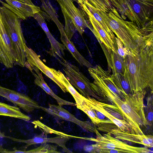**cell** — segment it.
<instances>
[{
    "label": "cell",
    "instance_id": "8992f818",
    "mask_svg": "<svg viewBox=\"0 0 153 153\" xmlns=\"http://www.w3.org/2000/svg\"><path fill=\"white\" fill-rule=\"evenodd\" d=\"M96 137H86V140L95 142V146L98 153H147L151 152L147 147H139L131 146L116 138L108 132L103 135L97 130Z\"/></svg>",
    "mask_w": 153,
    "mask_h": 153
},
{
    "label": "cell",
    "instance_id": "d6986e66",
    "mask_svg": "<svg viewBox=\"0 0 153 153\" xmlns=\"http://www.w3.org/2000/svg\"><path fill=\"white\" fill-rule=\"evenodd\" d=\"M102 48L106 56L108 66L112 72V74L117 73L125 74L126 68L124 59L117 52L115 53L107 48Z\"/></svg>",
    "mask_w": 153,
    "mask_h": 153
},
{
    "label": "cell",
    "instance_id": "6da1fadb",
    "mask_svg": "<svg viewBox=\"0 0 153 153\" xmlns=\"http://www.w3.org/2000/svg\"><path fill=\"white\" fill-rule=\"evenodd\" d=\"M91 86L94 92L104 101L111 103L122 111L130 121L136 134H144L141 127L148 125L144 109L146 90L125 94L122 99L114 93L110 85L100 77L96 79Z\"/></svg>",
    "mask_w": 153,
    "mask_h": 153
},
{
    "label": "cell",
    "instance_id": "7c38bea8",
    "mask_svg": "<svg viewBox=\"0 0 153 153\" xmlns=\"http://www.w3.org/2000/svg\"><path fill=\"white\" fill-rule=\"evenodd\" d=\"M41 109L56 120H66L74 123L86 131L95 133L98 130L92 122L79 120L61 106L50 104L48 107L41 106Z\"/></svg>",
    "mask_w": 153,
    "mask_h": 153
},
{
    "label": "cell",
    "instance_id": "d4e9b609",
    "mask_svg": "<svg viewBox=\"0 0 153 153\" xmlns=\"http://www.w3.org/2000/svg\"><path fill=\"white\" fill-rule=\"evenodd\" d=\"M22 153H59L56 146L44 143H41L39 147L26 151H22Z\"/></svg>",
    "mask_w": 153,
    "mask_h": 153
},
{
    "label": "cell",
    "instance_id": "44dd1931",
    "mask_svg": "<svg viewBox=\"0 0 153 153\" xmlns=\"http://www.w3.org/2000/svg\"><path fill=\"white\" fill-rule=\"evenodd\" d=\"M0 115L8 116L19 119L28 121L31 118L22 113L19 108L0 102Z\"/></svg>",
    "mask_w": 153,
    "mask_h": 153
},
{
    "label": "cell",
    "instance_id": "52a82bcc",
    "mask_svg": "<svg viewBox=\"0 0 153 153\" xmlns=\"http://www.w3.org/2000/svg\"><path fill=\"white\" fill-rule=\"evenodd\" d=\"M84 98V101L92 108L102 113L121 130L135 134L130 121L116 105L102 102L91 97Z\"/></svg>",
    "mask_w": 153,
    "mask_h": 153
},
{
    "label": "cell",
    "instance_id": "3957f363",
    "mask_svg": "<svg viewBox=\"0 0 153 153\" xmlns=\"http://www.w3.org/2000/svg\"><path fill=\"white\" fill-rule=\"evenodd\" d=\"M125 74L134 93L153 88V42L124 58Z\"/></svg>",
    "mask_w": 153,
    "mask_h": 153
},
{
    "label": "cell",
    "instance_id": "4316f807",
    "mask_svg": "<svg viewBox=\"0 0 153 153\" xmlns=\"http://www.w3.org/2000/svg\"><path fill=\"white\" fill-rule=\"evenodd\" d=\"M115 41L117 46V51L118 54L123 59L127 55H131L132 53L125 46L120 40L117 37H115Z\"/></svg>",
    "mask_w": 153,
    "mask_h": 153
},
{
    "label": "cell",
    "instance_id": "83f0119b",
    "mask_svg": "<svg viewBox=\"0 0 153 153\" xmlns=\"http://www.w3.org/2000/svg\"><path fill=\"white\" fill-rule=\"evenodd\" d=\"M95 7L107 13L111 10L105 3L103 0H86Z\"/></svg>",
    "mask_w": 153,
    "mask_h": 153
},
{
    "label": "cell",
    "instance_id": "2e32d148",
    "mask_svg": "<svg viewBox=\"0 0 153 153\" xmlns=\"http://www.w3.org/2000/svg\"><path fill=\"white\" fill-rule=\"evenodd\" d=\"M33 17L38 22L49 40L51 45L49 54L55 57L58 56L62 59L63 58L62 55H64V51L66 49V48L63 45L59 42L51 33L47 27L44 16L40 12L35 13Z\"/></svg>",
    "mask_w": 153,
    "mask_h": 153
},
{
    "label": "cell",
    "instance_id": "1f68e13d",
    "mask_svg": "<svg viewBox=\"0 0 153 153\" xmlns=\"http://www.w3.org/2000/svg\"><path fill=\"white\" fill-rule=\"evenodd\" d=\"M21 2H23L30 5H34L31 0H16Z\"/></svg>",
    "mask_w": 153,
    "mask_h": 153
},
{
    "label": "cell",
    "instance_id": "ffe728a7",
    "mask_svg": "<svg viewBox=\"0 0 153 153\" xmlns=\"http://www.w3.org/2000/svg\"><path fill=\"white\" fill-rule=\"evenodd\" d=\"M82 0L106 33L113 40L115 41V37L113 32L111 30L106 19L101 13V10L97 9L95 7L86 0Z\"/></svg>",
    "mask_w": 153,
    "mask_h": 153
},
{
    "label": "cell",
    "instance_id": "cb8c5ba5",
    "mask_svg": "<svg viewBox=\"0 0 153 153\" xmlns=\"http://www.w3.org/2000/svg\"><path fill=\"white\" fill-rule=\"evenodd\" d=\"M61 82L72 96L75 101L76 105L82 103L84 101V96L79 93L70 83L67 79L62 73L60 76Z\"/></svg>",
    "mask_w": 153,
    "mask_h": 153
},
{
    "label": "cell",
    "instance_id": "4fadbf2b",
    "mask_svg": "<svg viewBox=\"0 0 153 153\" xmlns=\"http://www.w3.org/2000/svg\"><path fill=\"white\" fill-rule=\"evenodd\" d=\"M0 96L27 113L32 112L35 109H41V106L36 102L27 95L4 87L0 85Z\"/></svg>",
    "mask_w": 153,
    "mask_h": 153
},
{
    "label": "cell",
    "instance_id": "5b68a950",
    "mask_svg": "<svg viewBox=\"0 0 153 153\" xmlns=\"http://www.w3.org/2000/svg\"><path fill=\"white\" fill-rule=\"evenodd\" d=\"M59 4L65 21V32L71 40L76 31L82 35L86 28L92 29L86 14L81 9L76 7L73 0H56Z\"/></svg>",
    "mask_w": 153,
    "mask_h": 153
},
{
    "label": "cell",
    "instance_id": "f1b7e54d",
    "mask_svg": "<svg viewBox=\"0 0 153 153\" xmlns=\"http://www.w3.org/2000/svg\"><path fill=\"white\" fill-rule=\"evenodd\" d=\"M152 98L151 97L148 98L147 105L146 106V117L147 119L148 125L151 126L153 122V108Z\"/></svg>",
    "mask_w": 153,
    "mask_h": 153
},
{
    "label": "cell",
    "instance_id": "5bb4252c",
    "mask_svg": "<svg viewBox=\"0 0 153 153\" xmlns=\"http://www.w3.org/2000/svg\"><path fill=\"white\" fill-rule=\"evenodd\" d=\"M6 3L0 0L3 6L6 7L23 20L33 17L36 13L41 11L39 7L35 5H30L16 0H4Z\"/></svg>",
    "mask_w": 153,
    "mask_h": 153
},
{
    "label": "cell",
    "instance_id": "30bf717a",
    "mask_svg": "<svg viewBox=\"0 0 153 153\" xmlns=\"http://www.w3.org/2000/svg\"><path fill=\"white\" fill-rule=\"evenodd\" d=\"M98 125L97 129L109 133L114 136L116 139L140 144L148 148L153 147V137L152 135L128 133L121 130L114 123H102Z\"/></svg>",
    "mask_w": 153,
    "mask_h": 153
},
{
    "label": "cell",
    "instance_id": "9c48e42d",
    "mask_svg": "<svg viewBox=\"0 0 153 153\" xmlns=\"http://www.w3.org/2000/svg\"><path fill=\"white\" fill-rule=\"evenodd\" d=\"M61 61L58 59L63 66V70L67 78L71 84L79 91L80 94L85 97H92L98 101L103 102V100L93 91L90 81L80 71L78 68L64 58Z\"/></svg>",
    "mask_w": 153,
    "mask_h": 153
},
{
    "label": "cell",
    "instance_id": "7402d4cb",
    "mask_svg": "<svg viewBox=\"0 0 153 153\" xmlns=\"http://www.w3.org/2000/svg\"><path fill=\"white\" fill-rule=\"evenodd\" d=\"M111 76L117 88L123 94H134L125 74L117 73L112 74Z\"/></svg>",
    "mask_w": 153,
    "mask_h": 153
},
{
    "label": "cell",
    "instance_id": "d6a6232c",
    "mask_svg": "<svg viewBox=\"0 0 153 153\" xmlns=\"http://www.w3.org/2000/svg\"><path fill=\"white\" fill-rule=\"evenodd\" d=\"M6 136L0 130V138L6 137Z\"/></svg>",
    "mask_w": 153,
    "mask_h": 153
},
{
    "label": "cell",
    "instance_id": "ba28073f",
    "mask_svg": "<svg viewBox=\"0 0 153 153\" xmlns=\"http://www.w3.org/2000/svg\"><path fill=\"white\" fill-rule=\"evenodd\" d=\"M124 15L140 28L152 19L153 0H123Z\"/></svg>",
    "mask_w": 153,
    "mask_h": 153
},
{
    "label": "cell",
    "instance_id": "603a6c76",
    "mask_svg": "<svg viewBox=\"0 0 153 153\" xmlns=\"http://www.w3.org/2000/svg\"><path fill=\"white\" fill-rule=\"evenodd\" d=\"M76 106L77 108L85 113L91 120L92 122L95 125H98L102 123H113L110 120H102L98 118L93 109L84 101L82 103Z\"/></svg>",
    "mask_w": 153,
    "mask_h": 153
},
{
    "label": "cell",
    "instance_id": "7a4b0ae2",
    "mask_svg": "<svg viewBox=\"0 0 153 153\" xmlns=\"http://www.w3.org/2000/svg\"><path fill=\"white\" fill-rule=\"evenodd\" d=\"M101 12L113 33L132 54H137L146 45L153 42L152 25L147 23L140 28L134 22L123 19L114 7L108 13Z\"/></svg>",
    "mask_w": 153,
    "mask_h": 153
},
{
    "label": "cell",
    "instance_id": "277c9868",
    "mask_svg": "<svg viewBox=\"0 0 153 153\" xmlns=\"http://www.w3.org/2000/svg\"><path fill=\"white\" fill-rule=\"evenodd\" d=\"M0 14L16 54L15 64L24 67L26 60L25 48L27 46L22 29L20 19L3 6H0Z\"/></svg>",
    "mask_w": 153,
    "mask_h": 153
},
{
    "label": "cell",
    "instance_id": "8fae6325",
    "mask_svg": "<svg viewBox=\"0 0 153 153\" xmlns=\"http://www.w3.org/2000/svg\"><path fill=\"white\" fill-rule=\"evenodd\" d=\"M25 52L26 60L25 64L36 67L55 82L63 92H68L67 88L61 82L60 76L62 73V72L47 66L40 59L35 51L27 46L25 48Z\"/></svg>",
    "mask_w": 153,
    "mask_h": 153
},
{
    "label": "cell",
    "instance_id": "484cf974",
    "mask_svg": "<svg viewBox=\"0 0 153 153\" xmlns=\"http://www.w3.org/2000/svg\"><path fill=\"white\" fill-rule=\"evenodd\" d=\"M105 4L111 9L114 7L121 14V16L125 20L123 8V0H103Z\"/></svg>",
    "mask_w": 153,
    "mask_h": 153
},
{
    "label": "cell",
    "instance_id": "4dcf8cb0",
    "mask_svg": "<svg viewBox=\"0 0 153 153\" xmlns=\"http://www.w3.org/2000/svg\"><path fill=\"white\" fill-rule=\"evenodd\" d=\"M93 110L96 116L98 118L101 120H108V119L102 113L97 110L94 109Z\"/></svg>",
    "mask_w": 153,
    "mask_h": 153
},
{
    "label": "cell",
    "instance_id": "9a60e30c",
    "mask_svg": "<svg viewBox=\"0 0 153 153\" xmlns=\"http://www.w3.org/2000/svg\"><path fill=\"white\" fill-rule=\"evenodd\" d=\"M12 140L17 142L25 143L26 144V148L32 145L42 143H52L57 144L61 147L63 151L67 153H72L66 147L67 142L71 138H79L84 139V137L73 136L67 137L61 136L53 137L48 138L43 136L42 134L35 136L33 138L28 140H22L10 136H6Z\"/></svg>",
    "mask_w": 153,
    "mask_h": 153
},
{
    "label": "cell",
    "instance_id": "f546056e",
    "mask_svg": "<svg viewBox=\"0 0 153 153\" xmlns=\"http://www.w3.org/2000/svg\"><path fill=\"white\" fill-rule=\"evenodd\" d=\"M83 150L87 152L92 153H96L94 144L84 146L83 147Z\"/></svg>",
    "mask_w": 153,
    "mask_h": 153
},
{
    "label": "cell",
    "instance_id": "ac0fdd59",
    "mask_svg": "<svg viewBox=\"0 0 153 153\" xmlns=\"http://www.w3.org/2000/svg\"><path fill=\"white\" fill-rule=\"evenodd\" d=\"M57 26L60 32L61 40L63 45L79 64L81 66H85L88 68L92 67L91 64L81 55L76 49L73 43L68 39L65 32L64 28L61 24L60 23Z\"/></svg>",
    "mask_w": 153,
    "mask_h": 153
},
{
    "label": "cell",
    "instance_id": "e0dca14e",
    "mask_svg": "<svg viewBox=\"0 0 153 153\" xmlns=\"http://www.w3.org/2000/svg\"><path fill=\"white\" fill-rule=\"evenodd\" d=\"M25 67L29 70L35 77V84L40 87L47 94L55 99L59 105L61 106L65 105H76V103L65 100L56 95L45 82L42 73L38 68L35 66L27 64H25Z\"/></svg>",
    "mask_w": 153,
    "mask_h": 153
}]
</instances>
